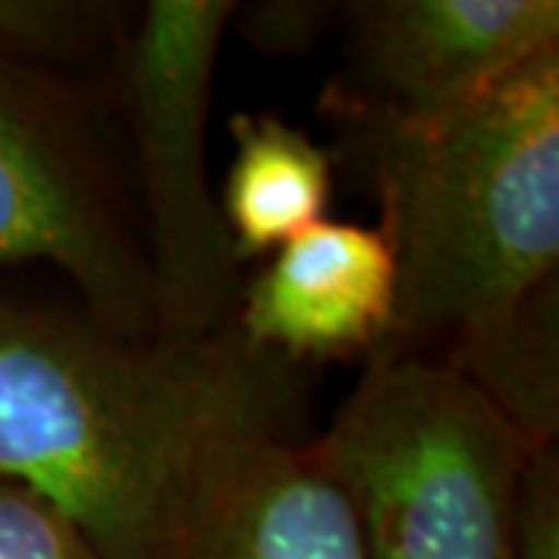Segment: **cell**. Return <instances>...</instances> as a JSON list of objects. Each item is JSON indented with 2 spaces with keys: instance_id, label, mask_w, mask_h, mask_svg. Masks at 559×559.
Listing matches in <instances>:
<instances>
[{
  "instance_id": "1",
  "label": "cell",
  "mask_w": 559,
  "mask_h": 559,
  "mask_svg": "<svg viewBox=\"0 0 559 559\" xmlns=\"http://www.w3.org/2000/svg\"><path fill=\"white\" fill-rule=\"evenodd\" d=\"M395 259V314L370 358H429L479 385L522 436H557L559 50L429 121L345 116Z\"/></svg>"
},
{
  "instance_id": "2",
  "label": "cell",
  "mask_w": 559,
  "mask_h": 559,
  "mask_svg": "<svg viewBox=\"0 0 559 559\" xmlns=\"http://www.w3.org/2000/svg\"><path fill=\"white\" fill-rule=\"evenodd\" d=\"M249 345L124 340L0 305V476L75 522L100 559H165L193 451Z\"/></svg>"
},
{
  "instance_id": "3",
  "label": "cell",
  "mask_w": 559,
  "mask_h": 559,
  "mask_svg": "<svg viewBox=\"0 0 559 559\" xmlns=\"http://www.w3.org/2000/svg\"><path fill=\"white\" fill-rule=\"evenodd\" d=\"M311 444L355 507L364 559H513L516 481L538 444L448 364L367 358Z\"/></svg>"
},
{
  "instance_id": "4",
  "label": "cell",
  "mask_w": 559,
  "mask_h": 559,
  "mask_svg": "<svg viewBox=\"0 0 559 559\" xmlns=\"http://www.w3.org/2000/svg\"><path fill=\"white\" fill-rule=\"evenodd\" d=\"M230 0H150L116 44L134 150L153 336L202 342L234 326V242L209 180V109Z\"/></svg>"
},
{
  "instance_id": "5",
  "label": "cell",
  "mask_w": 559,
  "mask_h": 559,
  "mask_svg": "<svg viewBox=\"0 0 559 559\" xmlns=\"http://www.w3.org/2000/svg\"><path fill=\"white\" fill-rule=\"evenodd\" d=\"M47 261L87 318L153 340L146 255L87 106L38 62L0 50V267Z\"/></svg>"
},
{
  "instance_id": "6",
  "label": "cell",
  "mask_w": 559,
  "mask_h": 559,
  "mask_svg": "<svg viewBox=\"0 0 559 559\" xmlns=\"http://www.w3.org/2000/svg\"><path fill=\"white\" fill-rule=\"evenodd\" d=\"M264 360L249 348L205 419L165 559H364L340 479L277 429Z\"/></svg>"
},
{
  "instance_id": "7",
  "label": "cell",
  "mask_w": 559,
  "mask_h": 559,
  "mask_svg": "<svg viewBox=\"0 0 559 559\" xmlns=\"http://www.w3.org/2000/svg\"><path fill=\"white\" fill-rule=\"evenodd\" d=\"M348 13L352 79L326 91L345 116L441 119L559 50L557 0H377Z\"/></svg>"
},
{
  "instance_id": "8",
  "label": "cell",
  "mask_w": 559,
  "mask_h": 559,
  "mask_svg": "<svg viewBox=\"0 0 559 559\" xmlns=\"http://www.w3.org/2000/svg\"><path fill=\"white\" fill-rule=\"evenodd\" d=\"M395 314V259L380 227L323 218L274 249L234 330L267 358H370Z\"/></svg>"
},
{
  "instance_id": "9",
  "label": "cell",
  "mask_w": 559,
  "mask_h": 559,
  "mask_svg": "<svg viewBox=\"0 0 559 559\" xmlns=\"http://www.w3.org/2000/svg\"><path fill=\"white\" fill-rule=\"evenodd\" d=\"M230 138L234 162L218 202L237 261L271 255L326 218L333 159L308 131L277 112H237Z\"/></svg>"
},
{
  "instance_id": "10",
  "label": "cell",
  "mask_w": 559,
  "mask_h": 559,
  "mask_svg": "<svg viewBox=\"0 0 559 559\" xmlns=\"http://www.w3.org/2000/svg\"><path fill=\"white\" fill-rule=\"evenodd\" d=\"M0 559H100V554L50 500L0 476Z\"/></svg>"
},
{
  "instance_id": "11",
  "label": "cell",
  "mask_w": 559,
  "mask_h": 559,
  "mask_svg": "<svg viewBox=\"0 0 559 559\" xmlns=\"http://www.w3.org/2000/svg\"><path fill=\"white\" fill-rule=\"evenodd\" d=\"M103 20L94 3H0V50L20 60L75 50Z\"/></svg>"
},
{
  "instance_id": "12",
  "label": "cell",
  "mask_w": 559,
  "mask_h": 559,
  "mask_svg": "<svg viewBox=\"0 0 559 559\" xmlns=\"http://www.w3.org/2000/svg\"><path fill=\"white\" fill-rule=\"evenodd\" d=\"M513 559H559V460L554 441L532 448L516 481Z\"/></svg>"
},
{
  "instance_id": "13",
  "label": "cell",
  "mask_w": 559,
  "mask_h": 559,
  "mask_svg": "<svg viewBox=\"0 0 559 559\" xmlns=\"http://www.w3.org/2000/svg\"><path fill=\"white\" fill-rule=\"evenodd\" d=\"M320 3H252V7H234V20L246 32V40L259 44L264 50H301L314 38L318 22L323 20Z\"/></svg>"
}]
</instances>
